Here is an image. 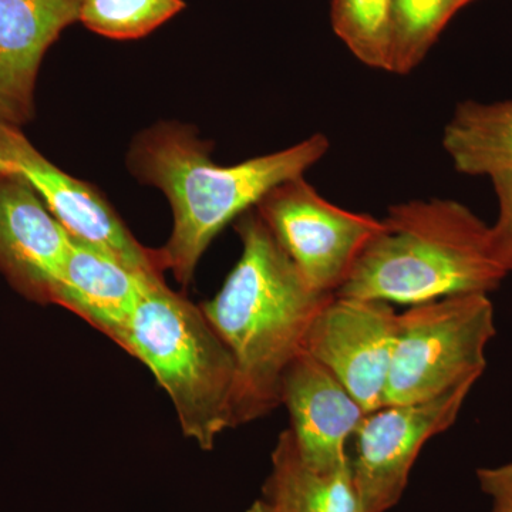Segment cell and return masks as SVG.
<instances>
[{
  "label": "cell",
  "mask_w": 512,
  "mask_h": 512,
  "mask_svg": "<svg viewBox=\"0 0 512 512\" xmlns=\"http://www.w3.org/2000/svg\"><path fill=\"white\" fill-rule=\"evenodd\" d=\"M154 278L161 276L144 274L116 256L70 238L53 305L73 312L123 346L141 292Z\"/></svg>",
  "instance_id": "4fadbf2b"
},
{
  "label": "cell",
  "mask_w": 512,
  "mask_h": 512,
  "mask_svg": "<svg viewBox=\"0 0 512 512\" xmlns=\"http://www.w3.org/2000/svg\"><path fill=\"white\" fill-rule=\"evenodd\" d=\"M494 335V305L485 293L447 296L399 313L383 406L474 387L487 367Z\"/></svg>",
  "instance_id": "5b68a950"
},
{
  "label": "cell",
  "mask_w": 512,
  "mask_h": 512,
  "mask_svg": "<svg viewBox=\"0 0 512 512\" xmlns=\"http://www.w3.org/2000/svg\"><path fill=\"white\" fill-rule=\"evenodd\" d=\"M121 348L156 376L184 436L201 450H212L234 429V359L201 306L163 278L151 279L141 292Z\"/></svg>",
  "instance_id": "277c9868"
},
{
  "label": "cell",
  "mask_w": 512,
  "mask_h": 512,
  "mask_svg": "<svg viewBox=\"0 0 512 512\" xmlns=\"http://www.w3.org/2000/svg\"><path fill=\"white\" fill-rule=\"evenodd\" d=\"M393 0H333V32L357 60L389 72L392 53Z\"/></svg>",
  "instance_id": "e0dca14e"
},
{
  "label": "cell",
  "mask_w": 512,
  "mask_h": 512,
  "mask_svg": "<svg viewBox=\"0 0 512 512\" xmlns=\"http://www.w3.org/2000/svg\"><path fill=\"white\" fill-rule=\"evenodd\" d=\"M498 201V217L493 227L495 252L505 266L508 274H512V168L490 178Z\"/></svg>",
  "instance_id": "d6986e66"
},
{
  "label": "cell",
  "mask_w": 512,
  "mask_h": 512,
  "mask_svg": "<svg viewBox=\"0 0 512 512\" xmlns=\"http://www.w3.org/2000/svg\"><path fill=\"white\" fill-rule=\"evenodd\" d=\"M329 148L325 134H313L285 150L222 167L212 161L211 144L183 124H157L137 136L128 167L141 183L160 188L173 208V232L158 249L164 271L173 272L178 284L190 285L222 229L272 188L303 177Z\"/></svg>",
  "instance_id": "7a4b0ae2"
},
{
  "label": "cell",
  "mask_w": 512,
  "mask_h": 512,
  "mask_svg": "<svg viewBox=\"0 0 512 512\" xmlns=\"http://www.w3.org/2000/svg\"><path fill=\"white\" fill-rule=\"evenodd\" d=\"M443 148L458 173L488 177L512 168V100L457 104Z\"/></svg>",
  "instance_id": "9a60e30c"
},
{
  "label": "cell",
  "mask_w": 512,
  "mask_h": 512,
  "mask_svg": "<svg viewBox=\"0 0 512 512\" xmlns=\"http://www.w3.org/2000/svg\"><path fill=\"white\" fill-rule=\"evenodd\" d=\"M397 330L392 303L335 295L313 319L305 352L370 413L383 407Z\"/></svg>",
  "instance_id": "9c48e42d"
},
{
  "label": "cell",
  "mask_w": 512,
  "mask_h": 512,
  "mask_svg": "<svg viewBox=\"0 0 512 512\" xmlns=\"http://www.w3.org/2000/svg\"><path fill=\"white\" fill-rule=\"evenodd\" d=\"M259 217L311 288L336 295L382 220L338 207L303 177L272 188L255 205Z\"/></svg>",
  "instance_id": "8992f818"
},
{
  "label": "cell",
  "mask_w": 512,
  "mask_h": 512,
  "mask_svg": "<svg viewBox=\"0 0 512 512\" xmlns=\"http://www.w3.org/2000/svg\"><path fill=\"white\" fill-rule=\"evenodd\" d=\"M464 0H393L389 72L412 73L429 55Z\"/></svg>",
  "instance_id": "2e32d148"
},
{
  "label": "cell",
  "mask_w": 512,
  "mask_h": 512,
  "mask_svg": "<svg viewBox=\"0 0 512 512\" xmlns=\"http://www.w3.org/2000/svg\"><path fill=\"white\" fill-rule=\"evenodd\" d=\"M245 512H276L275 508L271 504L266 503L264 498L262 500L255 501L251 507Z\"/></svg>",
  "instance_id": "44dd1931"
},
{
  "label": "cell",
  "mask_w": 512,
  "mask_h": 512,
  "mask_svg": "<svg viewBox=\"0 0 512 512\" xmlns=\"http://www.w3.org/2000/svg\"><path fill=\"white\" fill-rule=\"evenodd\" d=\"M281 406L291 416V433L306 463L320 470L348 466V444L366 410L325 366L305 350L286 370Z\"/></svg>",
  "instance_id": "8fae6325"
},
{
  "label": "cell",
  "mask_w": 512,
  "mask_h": 512,
  "mask_svg": "<svg viewBox=\"0 0 512 512\" xmlns=\"http://www.w3.org/2000/svg\"><path fill=\"white\" fill-rule=\"evenodd\" d=\"M0 156L28 181L70 238L116 256L137 271L163 278L158 249L143 247L99 191L63 173L32 146L19 127L3 121Z\"/></svg>",
  "instance_id": "ba28073f"
},
{
  "label": "cell",
  "mask_w": 512,
  "mask_h": 512,
  "mask_svg": "<svg viewBox=\"0 0 512 512\" xmlns=\"http://www.w3.org/2000/svg\"><path fill=\"white\" fill-rule=\"evenodd\" d=\"M471 386L424 402L389 404L367 413L350 457L360 512H386L402 500L423 447L456 423Z\"/></svg>",
  "instance_id": "52a82bcc"
},
{
  "label": "cell",
  "mask_w": 512,
  "mask_h": 512,
  "mask_svg": "<svg viewBox=\"0 0 512 512\" xmlns=\"http://www.w3.org/2000/svg\"><path fill=\"white\" fill-rule=\"evenodd\" d=\"M70 235L18 173L0 175V274L39 305H53Z\"/></svg>",
  "instance_id": "30bf717a"
},
{
  "label": "cell",
  "mask_w": 512,
  "mask_h": 512,
  "mask_svg": "<svg viewBox=\"0 0 512 512\" xmlns=\"http://www.w3.org/2000/svg\"><path fill=\"white\" fill-rule=\"evenodd\" d=\"M481 491L491 500L490 512H512V463L478 468Z\"/></svg>",
  "instance_id": "ffe728a7"
},
{
  "label": "cell",
  "mask_w": 512,
  "mask_h": 512,
  "mask_svg": "<svg viewBox=\"0 0 512 512\" xmlns=\"http://www.w3.org/2000/svg\"><path fill=\"white\" fill-rule=\"evenodd\" d=\"M237 221L242 254L220 292L201 305L234 359V427L281 406L286 370L335 296L309 286L255 208Z\"/></svg>",
  "instance_id": "6da1fadb"
},
{
  "label": "cell",
  "mask_w": 512,
  "mask_h": 512,
  "mask_svg": "<svg viewBox=\"0 0 512 512\" xmlns=\"http://www.w3.org/2000/svg\"><path fill=\"white\" fill-rule=\"evenodd\" d=\"M83 0H0V121L20 127L35 111L40 64Z\"/></svg>",
  "instance_id": "7c38bea8"
},
{
  "label": "cell",
  "mask_w": 512,
  "mask_h": 512,
  "mask_svg": "<svg viewBox=\"0 0 512 512\" xmlns=\"http://www.w3.org/2000/svg\"><path fill=\"white\" fill-rule=\"evenodd\" d=\"M507 275L491 227L466 205L433 198L390 207L336 295L412 306L488 295Z\"/></svg>",
  "instance_id": "3957f363"
},
{
  "label": "cell",
  "mask_w": 512,
  "mask_h": 512,
  "mask_svg": "<svg viewBox=\"0 0 512 512\" xmlns=\"http://www.w3.org/2000/svg\"><path fill=\"white\" fill-rule=\"evenodd\" d=\"M271 464L262 491L276 512H360L350 463L336 470L311 466L291 430L279 434Z\"/></svg>",
  "instance_id": "5bb4252c"
},
{
  "label": "cell",
  "mask_w": 512,
  "mask_h": 512,
  "mask_svg": "<svg viewBox=\"0 0 512 512\" xmlns=\"http://www.w3.org/2000/svg\"><path fill=\"white\" fill-rule=\"evenodd\" d=\"M184 8L183 0H83L79 22L109 39L134 40L150 35Z\"/></svg>",
  "instance_id": "ac0fdd59"
},
{
  "label": "cell",
  "mask_w": 512,
  "mask_h": 512,
  "mask_svg": "<svg viewBox=\"0 0 512 512\" xmlns=\"http://www.w3.org/2000/svg\"><path fill=\"white\" fill-rule=\"evenodd\" d=\"M471 2H473V0H464V5H466V6H467V5H468V3H471Z\"/></svg>",
  "instance_id": "603a6c76"
},
{
  "label": "cell",
  "mask_w": 512,
  "mask_h": 512,
  "mask_svg": "<svg viewBox=\"0 0 512 512\" xmlns=\"http://www.w3.org/2000/svg\"><path fill=\"white\" fill-rule=\"evenodd\" d=\"M9 173H15V170H13L12 165L8 161L3 160L2 156H0V175Z\"/></svg>",
  "instance_id": "7402d4cb"
}]
</instances>
